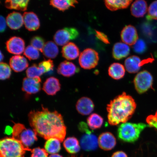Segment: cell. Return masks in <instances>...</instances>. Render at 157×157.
Listing matches in <instances>:
<instances>
[{
	"label": "cell",
	"mask_w": 157,
	"mask_h": 157,
	"mask_svg": "<svg viewBox=\"0 0 157 157\" xmlns=\"http://www.w3.org/2000/svg\"><path fill=\"white\" fill-rule=\"evenodd\" d=\"M98 144L100 148L105 151L112 150L117 144L116 139L111 132L102 133L98 138Z\"/></svg>",
	"instance_id": "obj_14"
},
{
	"label": "cell",
	"mask_w": 157,
	"mask_h": 157,
	"mask_svg": "<svg viewBox=\"0 0 157 157\" xmlns=\"http://www.w3.org/2000/svg\"><path fill=\"white\" fill-rule=\"evenodd\" d=\"M31 44L37 50L43 53L45 45L44 39L39 36H35L31 39Z\"/></svg>",
	"instance_id": "obj_35"
},
{
	"label": "cell",
	"mask_w": 157,
	"mask_h": 157,
	"mask_svg": "<svg viewBox=\"0 0 157 157\" xmlns=\"http://www.w3.org/2000/svg\"><path fill=\"white\" fill-rule=\"evenodd\" d=\"M63 146L70 154H75L79 151L80 147L78 139L74 137H68L65 140Z\"/></svg>",
	"instance_id": "obj_25"
},
{
	"label": "cell",
	"mask_w": 157,
	"mask_h": 157,
	"mask_svg": "<svg viewBox=\"0 0 157 157\" xmlns=\"http://www.w3.org/2000/svg\"><path fill=\"white\" fill-rule=\"evenodd\" d=\"M60 88V84L58 78L51 77L44 82L42 89L48 95L52 96L59 91Z\"/></svg>",
	"instance_id": "obj_17"
},
{
	"label": "cell",
	"mask_w": 157,
	"mask_h": 157,
	"mask_svg": "<svg viewBox=\"0 0 157 157\" xmlns=\"http://www.w3.org/2000/svg\"><path fill=\"white\" fill-rule=\"evenodd\" d=\"M121 38L124 43L129 46L134 45L139 39L136 29L132 25H127L123 29Z\"/></svg>",
	"instance_id": "obj_13"
},
{
	"label": "cell",
	"mask_w": 157,
	"mask_h": 157,
	"mask_svg": "<svg viewBox=\"0 0 157 157\" xmlns=\"http://www.w3.org/2000/svg\"><path fill=\"white\" fill-rule=\"evenodd\" d=\"M103 119L101 116L97 113L92 114L87 119L88 126L92 130L101 128L103 125Z\"/></svg>",
	"instance_id": "obj_31"
},
{
	"label": "cell",
	"mask_w": 157,
	"mask_h": 157,
	"mask_svg": "<svg viewBox=\"0 0 157 157\" xmlns=\"http://www.w3.org/2000/svg\"><path fill=\"white\" fill-rule=\"evenodd\" d=\"M153 78L152 75L146 70L139 72L135 76L134 86L136 91L139 94L146 93L152 87Z\"/></svg>",
	"instance_id": "obj_6"
},
{
	"label": "cell",
	"mask_w": 157,
	"mask_h": 157,
	"mask_svg": "<svg viewBox=\"0 0 157 157\" xmlns=\"http://www.w3.org/2000/svg\"><path fill=\"white\" fill-rule=\"evenodd\" d=\"M132 2L130 0L127 1H105V4L106 6L110 10L114 11L118 10L127 8Z\"/></svg>",
	"instance_id": "obj_26"
},
{
	"label": "cell",
	"mask_w": 157,
	"mask_h": 157,
	"mask_svg": "<svg viewBox=\"0 0 157 157\" xmlns=\"http://www.w3.org/2000/svg\"><path fill=\"white\" fill-rule=\"evenodd\" d=\"M41 82L40 77L25 78L23 79L22 91L29 95L38 93L41 89Z\"/></svg>",
	"instance_id": "obj_10"
},
{
	"label": "cell",
	"mask_w": 157,
	"mask_h": 157,
	"mask_svg": "<svg viewBox=\"0 0 157 157\" xmlns=\"http://www.w3.org/2000/svg\"><path fill=\"white\" fill-rule=\"evenodd\" d=\"M10 67L15 72L23 71L29 66L28 62L24 57L21 56H15L10 59Z\"/></svg>",
	"instance_id": "obj_20"
},
{
	"label": "cell",
	"mask_w": 157,
	"mask_h": 157,
	"mask_svg": "<svg viewBox=\"0 0 157 157\" xmlns=\"http://www.w3.org/2000/svg\"><path fill=\"white\" fill-rule=\"evenodd\" d=\"M70 157H76V156H75V155H72L71 156H70ZM80 157H82V156H81Z\"/></svg>",
	"instance_id": "obj_46"
},
{
	"label": "cell",
	"mask_w": 157,
	"mask_h": 157,
	"mask_svg": "<svg viewBox=\"0 0 157 157\" xmlns=\"http://www.w3.org/2000/svg\"><path fill=\"white\" fill-rule=\"evenodd\" d=\"M147 48L146 43L142 39H139L133 46L134 52L139 54H143L146 52Z\"/></svg>",
	"instance_id": "obj_37"
},
{
	"label": "cell",
	"mask_w": 157,
	"mask_h": 157,
	"mask_svg": "<svg viewBox=\"0 0 157 157\" xmlns=\"http://www.w3.org/2000/svg\"><path fill=\"white\" fill-rule=\"evenodd\" d=\"M43 53L46 57L54 59L59 53V48L56 44L52 41H48L45 44Z\"/></svg>",
	"instance_id": "obj_30"
},
{
	"label": "cell",
	"mask_w": 157,
	"mask_h": 157,
	"mask_svg": "<svg viewBox=\"0 0 157 157\" xmlns=\"http://www.w3.org/2000/svg\"><path fill=\"white\" fill-rule=\"evenodd\" d=\"M46 72V70L42 66L39 64L37 65L35 64L27 68L26 71L27 77L29 78L40 77V76Z\"/></svg>",
	"instance_id": "obj_32"
},
{
	"label": "cell",
	"mask_w": 157,
	"mask_h": 157,
	"mask_svg": "<svg viewBox=\"0 0 157 157\" xmlns=\"http://www.w3.org/2000/svg\"><path fill=\"white\" fill-rule=\"evenodd\" d=\"M31 150L13 137H6L0 141V157H24L26 151Z\"/></svg>",
	"instance_id": "obj_3"
},
{
	"label": "cell",
	"mask_w": 157,
	"mask_h": 157,
	"mask_svg": "<svg viewBox=\"0 0 157 157\" xmlns=\"http://www.w3.org/2000/svg\"><path fill=\"white\" fill-rule=\"evenodd\" d=\"M28 117L29 124L39 136L46 140L56 138L61 142L64 140L66 127L63 117L57 111L42 107L41 110L31 111Z\"/></svg>",
	"instance_id": "obj_1"
},
{
	"label": "cell",
	"mask_w": 157,
	"mask_h": 157,
	"mask_svg": "<svg viewBox=\"0 0 157 157\" xmlns=\"http://www.w3.org/2000/svg\"><path fill=\"white\" fill-rule=\"evenodd\" d=\"M79 71V68L76 67L73 63L67 61L61 63L57 68L59 74L67 77L73 76Z\"/></svg>",
	"instance_id": "obj_18"
},
{
	"label": "cell",
	"mask_w": 157,
	"mask_h": 157,
	"mask_svg": "<svg viewBox=\"0 0 157 157\" xmlns=\"http://www.w3.org/2000/svg\"><path fill=\"white\" fill-rule=\"evenodd\" d=\"M79 33L77 29L72 27H66L56 31L54 39L55 43L59 46L67 44L70 40L77 38Z\"/></svg>",
	"instance_id": "obj_9"
},
{
	"label": "cell",
	"mask_w": 157,
	"mask_h": 157,
	"mask_svg": "<svg viewBox=\"0 0 157 157\" xmlns=\"http://www.w3.org/2000/svg\"><path fill=\"white\" fill-rule=\"evenodd\" d=\"M131 14L136 17L144 16L147 11L146 2L143 0H137L132 3L131 8Z\"/></svg>",
	"instance_id": "obj_23"
},
{
	"label": "cell",
	"mask_w": 157,
	"mask_h": 157,
	"mask_svg": "<svg viewBox=\"0 0 157 157\" xmlns=\"http://www.w3.org/2000/svg\"><path fill=\"white\" fill-rule=\"evenodd\" d=\"M62 56L68 60H72L77 58L79 56V50L74 43L69 42L64 45L62 49Z\"/></svg>",
	"instance_id": "obj_22"
},
{
	"label": "cell",
	"mask_w": 157,
	"mask_h": 157,
	"mask_svg": "<svg viewBox=\"0 0 157 157\" xmlns=\"http://www.w3.org/2000/svg\"><path fill=\"white\" fill-rule=\"evenodd\" d=\"M39 65L42 66L45 69L46 72L53 70L54 67L53 62L51 59L43 61L40 62Z\"/></svg>",
	"instance_id": "obj_40"
},
{
	"label": "cell",
	"mask_w": 157,
	"mask_h": 157,
	"mask_svg": "<svg viewBox=\"0 0 157 157\" xmlns=\"http://www.w3.org/2000/svg\"><path fill=\"white\" fill-rule=\"evenodd\" d=\"M146 18L148 21L157 20V1L153 2L149 6Z\"/></svg>",
	"instance_id": "obj_36"
},
{
	"label": "cell",
	"mask_w": 157,
	"mask_h": 157,
	"mask_svg": "<svg viewBox=\"0 0 157 157\" xmlns=\"http://www.w3.org/2000/svg\"><path fill=\"white\" fill-rule=\"evenodd\" d=\"M31 157H48V154L44 149L34 148L31 151Z\"/></svg>",
	"instance_id": "obj_38"
},
{
	"label": "cell",
	"mask_w": 157,
	"mask_h": 157,
	"mask_svg": "<svg viewBox=\"0 0 157 157\" xmlns=\"http://www.w3.org/2000/svg\"><path fill=\"white\" fill-rule=\"evenodd\" d=\"M136 104L131 96L125 92L117 96L107 105L108 122L112 125L126 123L132 116Z\"/></svg>",
	"instance_id": "obj_2"
},
{
	"label": "cell",
	"mask_w": 157,
	"mask_h": 157,
	"mask_svg": "<svg viewBox=\"0 0 157 157\" xmlns=\"http://www.w3.org/2000/svg\"><path fill=\"white\" fill-rule=\"evenodd\" d=\"M6 21L8 26L12 29H19L24 23L23 16L16 12L9 13L6 17Z\"/></svg>",
	"instance_id": "obj_19"
},
{
	"label": "cell",
	"mask_w": 157,
	"mask_h": 157,
	"mask_svg": "<svg viewBox=\"0 0 157 157\" xmlns=\"http://www.w3.org/2000/svg\"><path fill=\"white\" fill-rule=\"evenodd\" d=\"M153 60H152V59H148L143 61L138 56H131L125 60V68L129 73H137L143 64L152 62Z\"/></svg>",
	"instance_id": "obj_12"
},
{
	"label": "cell",
	"mask_w": 157,
	"mask_h": 157,
	"mask_svg": "<svg viewBox=\"0 0 157 157\" xmlns=\"http://www.w3.org/2000/svg\"><path fill=\"white\" fill-rule=\"evenodd\" d=\"M148 125L143 123H122L118 127V138L123 142L133 143L138 140L142 131Z\"/></svg>",
	"instance_id": "obj_4"
},
{
	"label": "cell",
	"mask_w": 157,
	"mask_h": 157,
	"mask_svg": "<svg viewBox=\"0 0 157 157\" xmlns=\"http://www.w3.org/2000/svg\"><path fill=\"white\" fill-rule=\"evenodd\" d=\"M146 121L149 127L154 128L157 130V111L154 115L147 117Z\"/></svg>",
	"instance_id": "obj_39"
},
{
	"label": "cell",
	"mask_w": 157,
	"mask_h": 157,
	"mask_svg": "<svg viewBox=\"0 0 157 157\" xmlns=\"http://www.w3.org/2000/svg\"><path fill=\"white\" fill-rule=\"evenodd\" d=\"M24 24L25 28L29 31L38 29L40 26L38 16L33 12H25L23 15Z\"/></svg>",
	"instance_id": "obj_16"
},
{
	"label": "cell",
	"mask_w": 157,
	"mask_h": 157,
	"mask_svg": "<svg viewBox=\"0 0 157 157\" xmlns=\"http://www.w3.org/2000/svg\"><path fill=\"white\" fill-rule=\"evenodd\" d=\"M76 107V110L80 114L87 115L90 114L94 110V105L93 101L89 98L83 97L78 100Z\"/></svg>",
	"instance_id": "obj_15"
},
{
	"label": "cell",
	"mask_w": 157,
	"mask_h": 157,
	"mask_svg": "<svg viewBox=\"0 0 157 157\" xmlns=\"http://www.w3.org/2000/svg\"><path fill=\"white\" fill-rule=\"evenodd\" d=\"M78 2L74 0H52L50 1V5L60 11H64L71 7H75V5Z\"/></svg>",
	"instance_id": "obj_29"
},
{
	"label": "cell",
	"mask_w": 157,
	"mask_h": 157,
	"mask_svg": "<svg viewBox=\"0 0 157 157\" xmlns=\"http://www.w3.org/2000/svg\"><path fill=\"white\" fill-rule=\"evenodd\" d=\"M49 157H63L60 155L58 154H54L51 155Z\"/></svg>",
	"instance_id": "obj_44"
},
{
	"label": "cell",
	"mask_w": 157,
	"mask_h": 157,
	"mask_svg": "<svg viewBox=\"0 0 157 157\" xmlns=\"http://www.w3.org/2000/svg\"><path fill=\"white\" fill-rule=\"evenodd\" d=\"M23 54L29 60L37 59L39 57L38 50L31 45H29L25 48Z\"/></svg>",
	"instance_id": "obj_33"
},
{
	"label": "cell",
	"mask_w": 157,
	"mask_h": 157,
	"mask_svg": "<svg viewBox=\"0 0 157 157\" xmlns=\"http://www.w3.org/2000/svg\"><path fill=\"white\" fill-rule=\"evenodd\" d=\"M80 131L85 133L80 140V144L82 149L86 151L95 150L99 145L97 136L92 133L88 128L87 125H84Z\"/></svg>",
	"instance_id": "obj_8"
},
{
	"label": "cell",
	"mask_w": 157,
	"mask_h": 157,
	"mask_svg": "<svg viewBox=\"0 0 157 157\" xmlns=\"http://www.w3.org/2000/svg\"><path fill=\"white\" fill-rule=\"evenodd\" d=\"M12 133L13 138L19 141L27 148H29L38 140L36 133L33 129H27L21 123L14 124Z\"/></svg>",
	"instance_id": "obj_5"
},
{
	"label": "cell",
	"mask_w": 157,
	"mask_h": 157,
	"mask_svg": "<svg viewBox=\"0 0 157 157\" xmlns=\"http://www.w3.org/2000/svg\"><path fill=\"white\" fill-rule=\"evenodd\" d=\"M29 0H7L5 2V6L9 9H14L25 11L27 9Z\"/></svg>",
	"instance_id": "obj_27"
},
{
	"label": "cell",
	"mask_w": 157,
	"mask_h": 157,
	"mask_svg": "<svg viewBox=\"0 0 157 157\" xmlns=\"http://www.w3.org/2000/svg\"><path fill=\"white\" fill-rule=\"evenodd\" d=\"M7 50L9 52L15 55H20L24 52L25 42L20 37H11L6 43Z\"/></svg>",
	"instance_id": "obj_11"
},
{
	"label": "cell",
	"mask_w": 157,
	"mask_h": 157,
	"mask_svg": "<svg viewBox=\"0 0 157 157\" xmlns=\"http://www.w3.org/2000/svg\"><path fill=\"white\" fill-rule=\"evenodd\" d=\"M60 142L59 140L56 138L48 139L45 143L44 150L48 154H56L61 149Z\"/></svg>",
	"instance_id": "obj_28"
},
{
	"label": "cell",
	"mask_w": 157,
	"mask_h": 157,
	"mask_svg": "<svg viewBox=\"0 0 157 157\" xmlns=\"http://www.w3.org/2000/svg\"><path fill=\"white\" fill-rule=\"evenodd\" d=\"M130 53V48L128 45L122 42L115 44L113 47V55L115 59L121 60L126 57Z\"/></svg>",
	"instance_id": "obj_21"
},
{
	"label": "cell",
	"mask_w": 157,
	"mask_h": 157,
	"mask_svg": "<svg viewBox=\"0 0 157 157\" xmlns=\"http://www.w3.org/2000/svg\"><path fill=\"white\" fill-rule=\"evenodd\" d=\"M11 75L10 67L7 63L1 62L0 64V78L1 80L8 79Z\"/></svg>",
	"instance_id": "obj_34"
},
{
	"label": "cell",
	"mask_w": 157,
	"mask_h": 157,
	"mask_svg": "<svg viewBox=\"0 0 157 157\" xmlns=\"http://www.w3.org/2000/svg\"><path fill=\"white\" fill-rule=\"evenodd\" d=\"M95 33L96 37L99 40L102 41L105 44H110L108 37L104 33L97 30H95Z\"/></svg>",
	"instance_id": "obj_41"
},
{
	"label": "cell",
	"mask_w": 157,
	"mask_h": 157,
	"mask_svg": "<svg viewBox=\"0 0 157 157\" xmlns=\"http://www.w3.org/2000/svg\"><path fill=\"white\" fill-rule=\"evenodd\" d=\"M111 157H128L127 154L123 151H117L113 153Z\"/></svg>",
	"instance_id": "obj_43"
},
{
	"label": "cell",
	"mask_w": 157,
	"mask_h": 157,
	"mask_svg": "<svg viewBox=\"0 0 157 157\" xmlns=\"http://www.w3.org/2000/svg\"><path fill=\"white\" fill-rule=\"evenodd\" d=\"M4 17L1 15L0 17V32L3 33L6 30V22Z\"/></svg>",
	"instance_id": "obj_42"
},
{
	"label": "cell",
	"mask_w": 157,
	"mask_h": 157,
	"mask_svg": "<svg viewBox=\"0 0 157 157\" xmlns=\"http://www.w3.org/2000/svg\"><path fill=\"white\" fill-rule=\"evenodd\" d=\"M78 60L82 68L84 69H91L97 65L99 60V55L93 49H86L80 54Z\"/></svg>",
	"instance_id": "obj_7"
},
{
	"label": "cell",
	"mask_w": 157,
	"mask_h": 157,
	"mask_svg": "<svg viewBox=\"0 0 157 157\" xmlns=\"http://www.w3.org/2000/svg\"><path fill=\"white\" fill-rule=\"evenodd\" d=\"M109 75L115 80H119L124 76L125 69L122 64L115 63L111 65L108 70Z\"/></svg>",
	"instance_id": "obj_24"
},
{
	"label": "cell",
	"mask_w": 157,
	"mask_h": 157,
	"mask_svg": "<svg viewBox=\"0 0 157 157\" xmlns=\"http://www.w3.org/2000/svg\"><path fill=\"white\" fill-rule=\"evenodd\" d=\"M3 55L2 54V52H1V62H2V61L3 60Z\"/></svg>",
	"instance_id": "obj_45"
}]
</instances>
